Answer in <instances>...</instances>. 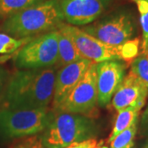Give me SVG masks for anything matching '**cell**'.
Segmentation results:
<instances>
[{"mask_svg": "<svg viewBox=\"0 0 148 148\" xmlns=\"http://www.w3.org/2000/svg\"><path fill=\"white\" fill-rule=\"evenodd\" d=\"M92 63L94 62L82 58L77 62L64 66L57 71L53 89V110L58 108L69 92L79 82Z\"/></svg>", "mask_w": 148, "mask_h": 148, "instance_id": "8fae6325", "label": "cell"}, {"mask_svg": "<svg viewBox=\"0 0 148 148\" xmlns=\"http://www.w3.org/2000/svg\"><path fill=\"white\" fill-rule=\"evenodd\" d=\"M58 69H20L10 77L3 95V108L35 110L48 108L53 101Z\"/></svg>", "mask_w": 148, "mask_h": 148, "instance_id": "6da1fadb", "label": "cell"}, {"mask_svg": "<svg viewBox=\"0 0 148 148\" xmlns=\"http://www.w3.org/2000/svg\"><path fill=\"white\" fill-rule=\"evenodd\" d=\"M11 148H45L41 139L39 137L31 136L14 144Z\"/></svg>", "mask_w": 148, "mask_h": 148, "instance_id": "ffe728a7", "label": "cell"}, {"mask_svg": "<svg viewBox=\"0 0 148 148\" xmlns=\"http://www.w3.org/2000/svg\"><path fill=\"white\" fill-rule=\"evenodd\" d=\"M63 21L58 0H47L8 16L0 30L16 39L30 38L58 30Z\"/></svg>", "mask_w": 148, "mask_h": 148, "instance_id": "7a4b0ae2", "label": "cell"}, {"mask_svg": "<svg viewBox=\"0 0 148 148\" xmlns=\"http://www.w3.org/2000/svg\"><path fill=\"white\" fill-rule=\"evenodd\" d=\"M4 82H5V72L0 67V94L3 90V88Z\"/></svg>", "mask_w": 148, "mask_h": 148, "instance_id": "603a6c76", "label": "cell"}, {"mask_svg": "<svg viewBox=\"0 0 148 148\" xmlns=\"http://www.w3.org/2000/svg\"><path fill=\"white\" fill-rule=\"evenodd\" d=\"M48 108L12 110L0 108V138L9 140L35 136L45 131L53 117Z\"/></svg>", "mask_w": 148, "mask_h": 148, "instance_id": "277c9868", "label": "cell"}, {"mask_svg": "<svg viewBox=\"0 0 148 148\" xmlns=\"http://www.w3.org/2000/svg\"><path fill=\"white\" fill-rule=\"evenodd\" d=\"M98 142L96 138H90L82 142L72 143L65 148H95L98 145Z\"/></svg>", "mask_w": 148, "mask_h": 148, "instance_id": "44dd1931", "label": "cell"}, {"mask_svg": "<svg viewBox=\"0 0 148 148\" xmlns=\"http://www.w3.org/2000/svg\"><path fill=\"white\" fill-rule=\"evenodd\" d=\"M58 30L69 37L82 57L95 64L108 60H121L123 49L120 46H110L85 32L83 30L69 24L62 23Z\"/></svg>", "mask_w": 148, "mask_h": 148, "instance_id": "52a82bcc", "label": "cell"}, {"mask_svg": "<svg viewBox=\"0 0 148 148\" xmlns=\"http://www.w3.org/2000/svg\"><path fill=\"white\" fill-rule=\"evenodd\" d=\"M98 127L84 114L54 111L41 137L45 148H65L72 143L94 138Z\"/></svg>", "mask_w": 148, "mask_h": 148, "instance_id": "3957f363", "label": "cell"}, {"mask_svg": "<svg viewBox=\"0 0 148 148\" xmlns=\"http://www.w3.org/2000/svg\"><path fill=\"white\" fill-rule=\"evenodd\" d=\"M142 148H148V140L147 141H146L145 143H143V147Z\"/></svg>", "mask_w": 148, "mask_h": 148, "instance_id": "d4e9b609", "label": "cell"}, {"mask_svg": "<svg viewBox=\"0 0 148 148\" xmlns=\"http://www.w3.org/2000/svg\"><path fill=\"white\" fill-rule=\"evenodd\" d=\"M140 110L141 109L137 106H131L118 112L114 127L109 137V143H110L119 133L132 126L134 123L138 122Z\"/></svg>", "mask_w": 148, "mask_h": 148, "instance_id": "5bb4252c", "label": "cell"}, {"mask_svg": "<svg viewBox=\"0 0 148 148\" xmlns=\"http://www.w3.org/2000/svg\"><path fill=\"white\" fill-rule=\"evenodd\" d=\"M147 56H148V49H147Z\"/></svg>", "mask_w": 148, "mask_h": 148, "instance_id": "4316f807", "label": "cell"}, {"mask_svg": "<svg viewBox=\"0 0 148 148\" xmlns=\"http://www.w3.org/2000/svg\"><path fill=\"white\" fill-rule=\"evenodd\" d=\"M134 2L138 6L143 30V53L147 54L148 49V0H136Z\"/></svg>", "mask_w": 148, "mask_h": 148, "instance_id": "d6986e66", "label": "cell"}, {"mask_svg": "<svg viewBox=\"0 0 148 148\" xmlns=\"http://www.w3.org/2000/svg\"><path fill=\"white\" fill-rule=\"evenodd\" d=\"M132 1H133V2H134V1H136V0H132Z\"/></svg>", "mask_w": 148, "mask_h": 148, "instance_id": "83f0119b", "label": "cell"}, {"mask_svg": "<svg viewBox=\"0 0 148 148\" xmlns=\"http://www.w3.org/2000/svg\"><path fill=\"white\" fill-rule=\"evenodd\" d=\"M47 0H0V19L8 18L18 12Z\"/></svg>", "mask_w": 148, "mask_h": 148, "instance_id": "9a60e30c", "label": "cell"}, {"mask_svg": "<svg viewBox=\"0 0 148 148\" xmlns=\"http://www.w3.org/2000/svg\"><path fill=\"white\" fill-rule=\"evenodd\" d=\"M141 130L143 134L148 136V106L144 110L141 120Z\"/></svg>", "mask_w": 148, "mask_h": 148, "instance_id": "7402d4cb", "label": "cell"}, {"mask_svg": "<svg viewBox=\"0 0 148 148\" xmlns=\"http://www.w3.org/2000/svg\"><path fill=\"white\" fill-rule=\"evenodd\" d=\"M133 147H126V148H132Z\"/></svg>", "mask_w": 148, "mask_h": 148, "instance_id": "484cf974", "label": "cell"}, {"mask_svg": "<svg viewBox=\"0 0 148 148\" xmlns=\"http://www.w3.org/2000/svg\"><path fill=\"white\" fill-rule=\"evenodd\" d=\"M138 131V122L119 133L110 143V148H126L133 147V140Z\"/></svg>", "mask_w": 148, "mask_h": 148, "instance_id": "ac0fdd59", "label": "cell"}, {"mask_svg": "<svg viewBox=\"0 0 148 148\" xmlns=\"http://www.w3.org/2000/svg\"><path fill=\"white\" fill-rule=\"evenodd\" d=\"M129 73H131L148 91V56L146 53L141 54L132 61Z\"/></svg>", "mask_w": 148, "mask_h": 148, "instance_id": "2e32d148", "label": "cell"}, {"mask_svg": "<svg viewBox=\"0 0 148 148\" xmlns=\"http://www.w3.org/2000/svg\"><path fill=\"white\" fill-rule=\"evenodd\" d=\"M83 58L80 54L72 40L58 31V61L55 64L59 69L66 65L73 64Z\"/></svg>", "mask_w": 148, "mask_h": 148, "instance_id": "4fadbf2b", "label": "cell"}, {"mask_svg": "<svg viewBox=\"0 0 148 148\" xmlns=\"http://www.w3.org/2000/svg\"><path fill=\"white\" fill-rule=\"evenodd\" d=\"M85 32L110 46H120L135 34V23L127 12H119L82 28Z\"/></svg>", "mask_w": 148, "mask_h": 148, "instance_id": "8992f818", "label": "cell"}, {"mask_svg": "<svg viewBox=\"0 0 148 148\" xmlns=\"http://www.w3.org/2000/svg\"><path fill=\"white\" fill-rule=\"evenodd\" d=\"M96 64L92 63L84 76L54 111L86 114L97 104Z\"/></svg>", "mask_w": 148, "mask_h": 148, "instance_id": "ba28073f", "label": "cell"}, {"mask_svg": "<svg viewBox=\"0 0 148 148\" xmlns=\"http://www.w3.org/2000/svg\"><path fill=\"white\" fill-rule=\"evenodd\" d=\"M147 95V90L131 73H128L113 95L112 106L118 112L131 106L142 109Z\"/></svg>", "mask_w": 148, "mask_h": 148, "instance_id": "7c38bea8", "label": "cell"}, {"mask_svg": "<svg viewBox=\"0 0 148 148\" xmlns=\"http://www.w3.org/2000/svg\"><path fill=\"white\" fill-rule=\"evenodd\" d=\"M126 66L121 60H108L96 64L97 104L106 107L125 77Z\"/></svg>", "mask_w": 148, "mask_h": 148, "instance_id": "30bf717a", "label": "cell"}, {"mask_svg": "<svg viewBox=\"0 0 148 148\" xmlns=\"http://www.w3.org/2000/svg\"><path fill=\"white\" fill-rule=\"evenodd\" d=\"M103 143H104L103 141H101L100 143H98V145H97L95 148H109L107 146H102V145H103Z\"/></svg>", "mask_w": 148, "mask_h": 148, "instance_id": "cb8c5ba5", "label": "cell"}, {"mask_svg": "<svg viewBox=\"0 0 148 148\" xmlns=\"http://www.w3.org/2000/svg\"><path fill=\"white\" fill-rule=\"evenodd\" d=\"M33 38L16 39L5 33H0V54H9L18 51Z\"/></svg>", "mask_w": 148, "mask_h": 148, "instance_id": "e0dca14e", "label": "cell"}, {"mask_svg": "<svg viewBox=\"0 0 148 148\" xmlns=\"http://www.w3.org/2000/svg\"><path fill=\"white\" fill-rule=\"evenodd\" d=\"M112 0H58L62 16L69 25L92 23L110 5Z\"/></svg>", "mask_w": 148, "mask_h": 148, "instance_id": "9c48e42d", "label": "cell"}, {"mask_svg": "<svg viewBox=\"0 0 148 148\" xmlns=\"http://www.w3.org/2000/svg\"><path fill=\"white\" fill-rule=\"evenodd\" d=\"M58 31L35 36L17 51L14 64L18 69H40L54 67L58 61Z\"/></svg>", "mask_w": 148, "mask_h": 148, "instance_id": "5b68a950", "label": "cell"}]
</instances>
